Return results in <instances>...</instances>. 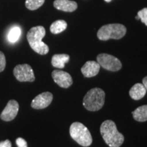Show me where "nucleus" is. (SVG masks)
<instances>
[{"label":"nucleus","mask_w":147,"mask_h":147,"mask_svg":"<svg viewBox=\"0 0 147 147\" xmlns=\"http://www.w3.org/2000/svg\"><path fill=\"white\" fill-rule=\"evenodd\" d=\"M101 135L110 147H120L124 142V136L118 131L115 122L106 120L100 127Z\"/></svg>","instance_id":"1"},{"label":"nucleus","mask_w":147,"mask_h":147,"mask_svg":"<svg viewBox=\"0 0 147 147\" xmlns=\"http://www.w3.org/2000/svg\"><path fill=\"white\" fill-rule=\"evenodd\" d=\"M45 35L46 30L42 26L32 27L27 34V41L31 48L35 52L42 55L47 54L49 51V47L42 42V38Z\"/></svg>","instance_id":"2"},{"label":"nucleus","mask_w":147,"mask_h":147,"mask_svg":"<svg viewBox=\"0 0 147 147\" xmlns=\"http://www.w3.org/2000/svg\"><path fill=\"white\" fill-rule=\"evenodd\" d=\"M105 92L100 88L89 90L84 97L82 104L89 111L100 110L105 102Z\"/></svg>","instance_id":"3"},{"label":"nucleus","mask_w":147,"mask_h":147,"mask_svg":"<svg viewBox=\"0 0 147 147\" xmlns=\"http://www.w3.org/2000/svg\"><path fill=\"white\" fill-rule=\"evenodd\" d=\"M69 134L71 138L80 146H89L93 142L89 130L81 123H73L69 127Z\"/></svg>","instance_id":"4"},{"label":"nucleus","mask_w":147,"mask_h":147,"mask_svg":"<svg viewBox=\"0 0 147 147\" xmlns=\"http://www.w3.org/2000/svg\"><path fill=\"white\" fill-rule=\"evenodd\" d=\"M127 29L123 25L119 23L108 24L102 26L97 32V38L102 41L110 39L119 40L126 34Z\"/></svg>","instance_id":"5"},{"label":"nucleus","mask_w":147,"mask_h":147,"mask_svg":"<svg viewBox=\"0 0 147 147\" xmlns=\"http://www.w3.org/2000/svg\"><path fill=\"white\" fill-rule=\"evenodd\" d=\"M97 62L101 67L108 71H117L122 67V63L119 59L106 53H101L97 55Z\"/></svg>","instance_id":"6"},{"label":"nucleus","mask_w":147,"mask_h":147,"mask_svg":"<svg viewBox=\"0 0 147 147\" xmlns=\"http://www.w3.org/2000/svg\"><path fill=\"white\" fill-rule=\"evenodd\" d=\"M13 73L15 78L20 82H34L35 80L34 70L28 64L16 65Z\"/></svg>","instance_id":"7"},{"label":"nucleus","mask_w":147,"mask_h":147,"mask_svg":"<svg viewBox=\"0 0 147 147\" xmlns=\"http://www.w3.org/2000/svg\"><path fill=\"white\" fill-rule=\"evenodd\" d=\"M53 95L50 92H44L39 94L32 100L31 106L36 110L44 109L48 107L52 102Z\"/></svg>","instance_id":"8"},{"label":"nucleus","mask_w":147,"mask_h":147,"mask_svg":"<svg viewBox=\"0 0 147 147\" xmlns=\"http://www.w3.org/2000/svg\"><path fill=\"white\" fill-rule=\"evenodd\" d=\"M52 77L55 83L57 84L60 87L67 89L73 83L72 78L70 74L66 71L56 69L53 71Z\"/></svg>","instance_id":"9"},{"label":"nucleus","mask_w":147,"mask_h":147,"mask_svg":"<svg viewBox=\"0 0 147 147\" xmlns=\"http://www.w3.org/2000/svg\"><path fill=\"white\" fill-rule=\"evenodd\" d=\"M19 105L16 100H11L9 101L2 113L0 115V118L4 121H10L15 119L17 115Z\"/></svg>","instance_id":"10"},{"label":"nucleus","mask_w":147,"mask_h":147,"mask_svg":"<svg viewBox=\"0 0 147 147\" xmlns=\"http://www.w3.org/2000/svg\"><path fill=\"white\" fill-rule=\"evenodd\" d=\"M100 64L94 61H88L81 68L82 74L86 78H91L98 74L100 69Z\"/></svg>","instance_id":"11"},{"label":"nucleus","mask_w":147,"mask_h":147,"mask_svg":"<svg viewBox=\"0 0 147 147\" xmlns=\"http://www.w3.org/2000/svg\"><path fill=\"white\" fill-rule=\"evenodd\" d=\"M53 5L59 10L68 12H74L78 8V4L76 1L70 0H55Z\"/></svg>","instance_id":"12"},{"label":"nucleus","mask_w":147,"mask_h":147,"mask_svg":"<svg viewBox=\"0 0 147 147\" xmlns=\"http://www.w3.org/2000/svg\"><path fill=\"white\" fill-rule=\"evenodd\" d=\"M146 90L142 83H136L129 90V94L134 100H140L145 96Z\"/></svg>","instance_id":"13"},{"label":"nucleus","mask_w":147,"mask_h":147,"mask_svg":"<svg viewBox=\"0 0 147 147\" xmlns=\"http://www.w3.org/2000/svg\"><path fill=\"white\" fill-rule=\"evenodd\" d=\"M69 56L67 54H56L53 56L51 64L53 67L62 69L65 67V64L68 63Z\"/></svg>","instance_id":"14"},{"label":"nucleus","mask_w":147,"mask_h":147,"mask_svg":"<svg viewBox=\"0 0 147 147\" xmlns=\"http://www.w3.org/2000/svg\"><path fill=\"white\" fill-rule=\"evenodd\" d=\"M134 119L138 122H145L147 121V105H143L137 108L132 112Z\"/></svg>","instance_id":"15"},{"label":"nucleus","mask_w":147,"mask_h":147,"mask_svg":"<svg viewBox=\"0 0 147 147\" xmlns=\"http://www.w3.org/2000/svg\"><path fill=\"white\" fill-rule=\"evenodd\" d=\"M67 24L64 20H57L53 22L50 27L51 32L53 34H58L67 29Z\"/></svg>","instance_id":"16"},{"label":"nucleus","mask_w":147,"mask_h":147,"mask_svg":"<svg viewBox=\"0 0 147 147\" xmlns=\"http://www.w3.org/2000/svg\"><path fill=\"white\" fill-rule=\"evenodd\" d=\"M21 28L18 26L13 27L12 29H10L8 34V39L9 42H12V43H14V42H17L20 38V37H21Z\"/></svg>","instance_id":"17"},{"label":"nucleus","mask_w":147,"mask_h":147,"mask_svg":"<svg viewBox=\"0 0 147 147\" xmlns=\"http://www.w3.org/2000/svg\"><path fill=\"white\" fill-rule=\"evenodd\" d=\"M45 0H26L25 6L30 10H36L42 6Z\"/></svg>","instance_id":"18"},{"label":"nucleus","mask_w":147,"mask_h":147,"mask_svg":"<svg viewBox=\"0 0 147 147\" xmlns=\"http://www.w3.org/2000/svg\"><path fill=\"white\" fill-rule=\"evenodd\" d=\"M138 16H139L140 20H141L142 23L147 26V8H144L140 10L138 12Z\"/></svg>","instance_id":"19"},{"label":"nucleus","mask_w":147,"mask_h":147,"mask_svg":"<svg viewBox=\"0 0 147 147\" xmlns=\"http://www.w3.org/2000/svg\"><path fill=\"white\" fill-rule=\"evenodd\" d=\"M5 65H6V61H5V55L1 51H0V72L4 70Z\"/></svg>","instance_id":"20"},{"label":"nucleus","mask_w":147,"mask_h":147,"mask_svg":"<svg viewBox=\"0 0 147 147\" xmlns=\"http://www.w3.org/2000/svg\"><path fill=\"white\" fill-rule=\"evenodd\" d=\"M16 143L18 147H27V143L25 140L22 138H18L16 140Z\"/></svg>","instance_id":"21"},{"label":"nucleus","mask_w":147,"mask_h":147,"mask_svg":"<svg viewBox=\"0 0 147 147\" xmlns=\"http://www.w3.org/2000/svg\"><path fill=\"white\" fill-rule=\"evenodd\" d=\"M0 147H12V143L9 140L0 142Z\"/></svg>","instance_id":"22"},{"label":"nucleus","mask_w":147,"mask_h":147,"mask_svg":"<svg viewBox=\"0 0 147 147\" xmlns=\"http://www.w3.org/2000/svg\"><path fill=\"white\" fill-rule=\"evenodd\" d=\"M142 83H143V85L144 86L145 89H146V92H147V76H145L144 78L142 79Z\"/></svg>","instance_id":"23"},{"label":"nucleus","mask_w":147,"mask_h":147,"mask_svg":"<svg viewBox=\"0 0 147 147\" xmlns=\"http://www.w3.org/2000/svg\"><path fill=\"white\" fill-rule=\"evenodd\" d=\"M104 1H105L106 2H107V3H109V2H110V1H112V0H104Z\"/></svg>","instance_id":"24"},{"label":"nucleus","mask_w":147,"mask_h":147,"mask_svg":"<svg viewBox=\"0 0 147 147\" xmlns=\"http://www.w3.org/2000/svg\"><path fill=\"white\" fill-rule=\"evenodd\" d=\"M136 19H137V20H140V18H139V16H136Z\"/></svg>","instance_id":"25"}]
</instances>
